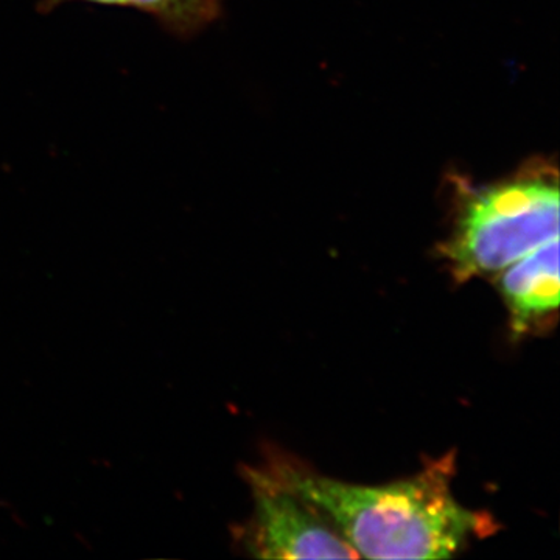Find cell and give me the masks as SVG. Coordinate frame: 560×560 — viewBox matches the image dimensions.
<instances>
[{"label":"cell","instance_id":"obj_1","mask_svg":"<svg viewBox=\"0 0 560 560\" xmlns=\"http://www.w3.org/2000/svg\"><path fill=\"white\" fill-rule=\"evenodd\" d=\"M453 453L415 477L359 486L323 477L289 459H272L270 474L289 486L370 559H447L471 537L488 536L495 522L467 510L452 492Z\"/></svg>","mask_w":560,"mask_h":560},{"label":"cell","instance_id":"obj_2","mask_svg":"<svg viewBox=\"0 0 560 560\" xmlns=\"http://www.w3.org/2000/svg\"><path fill=\"white\" fill-rule=\"evenodd\" d=\"M559 238L558 171L530 162L490 186L456 184V215L440 253L459 282L499 275L526 254Z\"/></svg>","mask_w":560,"mask_h":560},{"label":"cell","instance_id":"obj_3","mask_svg":"<svg viewBox=\"0 0 560 560\" xmlns=\"http://www.w3.org/2000/svg\"><path fill=\"white\" fill-rule=\"evenodd\" d=\"M254 515L246 548L261 559H355L359 552L312 504L268 470L249 469Z\"/></svg>","mask_w":560,"mask_h":560},{"label":"cell","instance_id":"obj_4","mask_svg":"<svg viewBox=\"0 0 560 560\" xmlns=\"http://www.w3.org/2000/svg\"><path fill=\"white\" fill-rule=\"evenodd\" d=\"M499 290L511 313L515 335L559 308V238L499 272Z\"/></svg>","mask_w":560,"mask_h":560},{"label":"cell","instance_id":"obj_5","mask_svg":"<svg viewBox=\"0 0 560 560\" xmlns=\"http://www.w3.org/2000/svg\"><path fill=\"white\" fill-rule=\"evenodd\" d=\"M68 0H44L46 9H54ZM101 5L128 7L156 18L176 35H191L215 21L221 0H84Z\"/></svg>","mask_w":560,"mask_h":560}]
</instances>
